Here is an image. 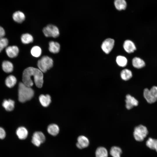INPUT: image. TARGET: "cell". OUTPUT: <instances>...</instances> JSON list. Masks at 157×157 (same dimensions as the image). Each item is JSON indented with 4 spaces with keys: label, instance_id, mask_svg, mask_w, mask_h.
Masks as SVG:
<instances>
[{
    "label": "cell",
    "instance_id": "obj_5",
    "mask_svg": "<svg viewBox=\"0 0 157 157\" xmlns=\"http://www.w3.org/2000/svg\"><path fill=\"white\" fill-rule=\"evenodd\" d=\"M42 31L44 35L47 37L56 38L59 35L58 28L56 26L52 24L47 25L43 28Z\"/></svg>",
    "mask_w": 157,
    "mask_h": 157
},
{
    "label": "cell",
    "instance_id": "obj_21",
    "mask_svg": "<svg viewBox=\"0 0 157 157\" xmlns=\"http://www.w3.org/2000/svg\"><path fill=\"white\" fill-rule=\"evenodd\" d=\"M132 62L133 66L138 69L142 68L145 65L144 60L138 57L134 58L132 60Z\"/></svg>",
    "mask_w": 157,
    "mask_h": 157
},
{
    "label": "cell",
    "instance_id": "obj_31",
    "mask_svg": "<svg viewBox=\"0 0 157 157\" xmlns=\"http://www.w3.org/2000/svg\"><path fill=\"white\" fill-rule=\"evenodd\" d=\"M153 96L157 99V86H154L149 90Z\"/></svg>",
    "mask_w": 157,
    "mask_h": 157
},
{
    "label": "cell",
    "instance_id": "obj_22",
    "mask_svg": "<svg viewBox=\"0 0 157 157\" xmlns=\"http://www.w3.org/2000/svg\"><path fill=\"white\" fill-rule=\"evenodd\" d=\"M5 82L6 85L8 87L12 88L15 85L17 79L14 76L10 75L6 78Z\"/></svg>",
    "mask_w": 157,
    "mask_h": 157
},
{
    "label": "cell",
    "instance_id": "obj_23",
    "mask_svg": "<svg viewBox=\"0 0 157 157\" xmlns=\"http://www.w3.org/2000/svg\"><path fill=\"white\" fill-rule=\"evenodd\" d=\"M21 40L23 44H27L33 42V38L30 34L26 33L23 34L21 35Z\"/></svg>",
    "mask_w": 157,
    "mask_h": 157
},
{
    "label": "cell",
    "instance_id": "obj_17",
    "mask_svg": "<svg viewBox=\"0 0 157 157\" xmlns=\"http://www.w3.org/2000/svg\"><path fill=\"white\" fill-rule=\"evenodd\" d=\"M15 102L14 101L9 99L4 100L2 106L7 111L13 110L14 108Z\"/></svg>",
    "mask_w": 157,
    "mask_h": 157
},
{
    "label": "cell",
    "instance_id": "obj_8",
    "mask_svg": "<svg viewBox=\"0 0 157 157\" xmlns=\"http://www.w3.org/2000/svg\"><path fill=\"white\" fill-rule=\"evenodd\" d=\"M77 142L76 143V147L79 149H82L87 147L89 145V141L86 137L84 135H80L77 139Z\"/></svg>",
    "mask_w": 157,
    "mask_h": 157
},
{
    "label": "cell",
    "instance_id": "obj_24",
    "mask_svg": "<svg viewBox=\"0 0 157 157\" xmlns=\"http://www.w3.org/2000/svg\"><path fill=\"white\" fill-rule=\"evenodd\" d=\"M122 152L121 149L117 146L112 147L110 150V154L113 157H121Z\"/></svg>",
    "mask_w": 157,
    "mask_h": 157
},
{
    "label": "cell",
    "instance_id": "obj_2",
    "mask_svg": "<svg viewBox=\"0 0 157 157\" xmlns=\"http://www.w3.org/2000/svg\"><path fill=\"white\" fill-rule=\"evenodd\" d=\"M34 95V91L31 87L25 85L23 83L20 82L18 87V100L24 103L31 99Z\"/></svg>",
    "mask_w": 157,
    "mask_h": 157
},
{
    "label": "cell",
    "instance_id": "obj_15",
    "mask_svg": "<svg viewBox=\"0 0 157 157\" xmlns=\"http://www.w3.org/2000/svg\"><path fill=\"white\" fill-rule=\"evenodd\" d=\"M2 67L3 70L6 73L11 72L13 69V64L8 60H4L3 62Z\"/></svg>",
    "mask_w": 157,
    "mask_h": 157
},
{
    "label": "cell",
    "instance_id": "obj_19",
    "mask_svg": "<svg viewBox=\"0 0 157 157\" xmlns=\"http://www.w3.org/2000/svg\"><path fill=\"white\" fill-rule=\"evenodd\" d=\"M96 157H108V152L106 149L102 147H98L95 153Z\"/></svg>",
    "mask_w": 157,
    "mask_h": 157
},
{
    "label": "cell",
    "instance_id": "obj_28",
    "mask_svg": "<svg viewBox=\"0 0 157 157\" xmlns=\"http://www.w3.org/2000/svg\"><path fill=\"white\" fill-rule=\"evenodd\" d=\"M31 55L34 57H38L41 55L42 50L41 48L38 46H34L31 49Z\"/></svg>",
    "mask_w": 157,
    "mask_h": 157
},
{
    "label": "cell",
    "instance_id": "obj_11",
    "mask_svg": "<svg viewBox=\"0 0 157 157\" xmlns=\"http://www.w3.org/2000/svg\"><path fill=\"white\" fill-rule=\"evenodd\" d=\"M143 95L146 101L149 104L153 103L157 100V99L153 96L149 90L148 88H146L144 90Z\"/></svg>",
    "mask_w": 157,
    "mask_h": 157
},
{
    "label": "cell",
    "instance_id": "obj_33",
    "mask_svg": "<svg viewBox=\"0 0 157 157\" xmlns=\"http://www.w3.org/2000/svg\"><path fill=\"white\" fill-rule=\"evenodd\" d=\"M6 133L4 129L0 127V139H3L6 136Z\"/></svg>",
    "mask_w": 157,
    "mask_h": 157
},
{
    "label": "cell",
    "instance_id": "obj_7",
    "mask_svg": "<svg viewBox=\"0 0 157 157\" xmlns=\"http://www.w3.org/2000/svg\"><path fill=\"white\" fill-rule=\"evenodd\" d=\"M8 56L11 58L16 57L19 53V49L15 45L10 46L7 47L5 50Z\"/></svg>",
    "mask_w": 157,
    "mask_h": 157
},
{
    "label": "cell",
    "instance_id": "obj_30",
    "mask_svg": "<svg viewBox=\"0 0 157 157\" xmlns=\"http://www.w3.org/2000/svg\"><path fill=\"white\" fill-rule=\"evenodd\" d=\"M8 43V39L5 38H0V53L7 46Z\"/></svg>",
    "mask_w": 157,
    "mask_h": 157
},
{
    "label": "cell",
    "instance_id": "obj_32",
    "mask_svg": "<svg viewBox=\"0 0 157 157\" xmlns=\"http://www.w3.org/2000/svg\"><path fill=\"white\" fill-rule=\"evenodd\" d=\"M31 142L34 145L37 147L39 146L41 144L40 141L33 137H32Z\"/></svg>",
    "mask_w": 157,
    "mask_h": 157
},
{
    "label": "cell",
    "instance_id": "obj_14",
    "mask_svg": "<svg viewBox=\"0 0 157 157\" xmlns=\"http://www.w3.org/2000/svg\"><path fill=\"white\" fill-rule=\"evenodd\" d=\"M16 134L20 139L24 140L27 137L28 131L25 127L21 126L19 127L17 130Z\"/></svg>",
    "mask_w": 157,
    "mask_h": 157
},
{
    "label": "cell",
    "instance_id": "obj_16",
    "mask_svg": "<svg viewBox=\"0 0 157 157\" xmlns=\"http://www.w3.org/2000/svg\"><path fill=\"white\" fill-rule=\"evenodd\" d=\"M49 50L51 53H56L59 52L60 50V46L58 43L51 41L49 42Z\"/></svg>",
    "mask_w": 157,
    "mask_h": 157
},
{
    "label": "cell",
    "instance_id": "obj_20",
    "mask_svg": "<svg viewBox=\"0 0 157 157\" xmlns=\"http://www.w3.org/2000/svg\"><path fill=\"white\" fill-rule=\"evenodd\" d=\"M146 144L148 148L157 152V139L149 138L146 141Z\"/></svg>",
    "mask_w": 157,
    "mask_h": 157
},
{
    "label": "cell",
    "instance_id": "obj_27",
    "mask_svg": "<svg viewBox=\"0 0 157 157\" xmlns=\"http://www.w3.org/2000/svg\"><path fill=\"white\" fill-rule=\"evenodd\" d=\"M116 61L118 65L122 67L126 66L127 62L126 58L121 56H119L117 57Z\"/></svg>",
    "mask_w": 157,
    "mask_h": 157
},
{
    "label": "cell",
    "instance_id": "obj_9",
    "mask_svg": "<svg viewBox=\"0 0 157 157\" xmlns=\"http://www.w3.org/2000/svg\"><path fill=\"white\" fill-rule=\"evenodd\" d=\"M125 102L126 107L129 110L131 109L134 106H137L138 104V101L134 97L129 94L126 96Z\"/></svg>",
    "mask_w": 157,
    "mask_h": 157
},
{
    "label": "cell",
    "instance_id": "obj_6",
    "mask_svg": "<svg viewBox=\"0 0 157 157\" xmlns=\"http://www.w3.org/2000/svg\"><path fill=\"white\" fill-rule=\"evenodd\" d=\"M114 44V40L111 38H108L102 43L101 48L103 51L106 54L109 53L113 49Z\"/></svg>",
    "mask_w": 157,
    "mask_h": 157
},
{
    "label": "cell",
    "instance_id": "obj_12",
    "mask_svg": "<svg viewBox=\"0 0 157 157\" xmlns=\"http://www.w3.org/2000/svg\"><path fill=\"white\" fill-rule=\"evenodd\" d=\"M13 18L16 22L21 23L25 20V16L23 13L18 11L14 13L13 15Z\"/></svg>",
    "mask_w": 157,
    "mask_h": 157
},
{
    "label": "cell",
    "instance_id": "obj_13",
    "mask_svg": "<svg viewBox=\"0 0 157 157\" xmlns=\"http://www.w3.org/2000/svg\"><path fill=\"white\" fill-rule=\"evenodd\" d=\"M39 100L41 104L44 107L48 106L51 101V97L49 94L40 95L39 97Z\"/></svg>",
    "mask_w": 157,
    "mask_h": 157
},
{
    "label": "cell",
    "instance_id": "obj_10",
    "mask_svg": "<svg viewBox=\"0 0 157 157\" xmlns=\"http://www.w3.org/2000/svg\"><path fill=\"white\" fill-rule=\"evenodd\" d=\"M123 47L125 50L129 53L133 52L136 49L134 43L129 40H127L124 41Z\"/></svg>",
    "mask_w": 157,
    "mask_h": 157
},
{
    "label": "cell",
    "instance_id": "obj_18",
    "mask_svg": "<svg viewBox=\"0 0 157 157\" xmlns=\"http://www.w3.org/2000/svg\"><path fill=\"white\" fill-rule=\"evenodd\" d=\"M47 131L49 134L55 136L58 133L59 128L57 125L55 124H51L48 126Z\"/></svg>",
    "mask_w": 157,
    "mask_h": 157
},
{
    "label": "cell",
    "instance_id": "obj_3",
    "mask_svg": "<svg viewBox=\"0 0 157 157\" xmlns=\"http://www.w3.org/2000/svg\"><path fill=\"white\" fill-rule=\"evenodd\" d=\"M53 61L50 57L44 56L39 60L37 63V65L40 69L42 72L45 73L47 70L50 69L53 66Z\"/></svg>",
    "mask_w": 157,
    "mask_h": 157
},
{
    "label": "cell",
    "instance_id": "obj_1",
    "mask_svg": "<svg viewBox=\"0 0 157 157\" xmlns=\"http://www.w3.org/2000/svg\"><path fill=\"white\" fill-rule=\"evenodd\" d=\"M33 77L36 86L41 88L43 83V75L42 72L39 69L33 67H29L25 69L23 73V83L26 85L30 87L29 79Z\"/></svg>",
    "mask_w": 157,
    "mask_h": 157
},
{
    "label": "cell",
    "instance_id": "obj_26",
    "mask_svg": "<svg viewBox=\"0 0 157 157\" xmlns=\"http://www.w3.org/2000/svg\"><path fill=\"white\" fill-rule=\"evenodd\" d=\"M114 5L118 10H124L126 6V3L125 0H115Z\"/></svg>",
    "mask_w": 157,
    "mask_h": 157
},
{
    "label": "cell",
    "instance_id": "obj_29",
    "mask_svg": "<svg viewBox=\"0 0 157 157\" xmlns=\"http://www.w3.org/2000/svg\"><path fill=\"white\" fill-rule=\"evenodd\" d=\"M32 137L36 138L41 143H43L45 140V137L44 134L41 131H36L33 135Z\"/></svg>",
    "mask_w": 157,
    "mask_h": 157
},
{
    "label": "cell",
    "instance_id": "obj_25",
    "mask_svg": "<svg viewBox=\"0 0 157 157\" xmlns=\"http://www.w3.org/2000/svg\"><path fill=\"white\" fill-rule=\"evenodd\" d=\"M121 78L124 80L127 81L132 76V74L131 70L128 69L123 70L120 73Z\"/></svg>",
    "mask_w": 157,
    "mask_h": 157
},
{
    "label": "cell",
    "instance_id": "obj_34",
    "mask_svg": "<svg viewBox=\"0 0 157 157\" xmlns=\"http://www.w3.org/2000/svg\"><path fill=\"white\" fill-rule=\"evenodd\" d=\"M5 35V32L4 28L0 26V38L4 37Z\"/></svg>",
    "mask_w": 157,
    "mask_h": 157
},
{
    "label": "cell",
    "instance_id": "obj_4",
    "mask_svg": "<svg viewBox=\"0 0 157 157\" xmlns=\"http://www.w3.org/2000/svg\"><path fill=\"white\" fill-rule=\"evenodd\" d=\"M148 133L147 127L144 125H140L135 127L133 135L136 140L141 142L144 140Z\"/></svg>",
    "mask_w": 157,
    "mask_h": 157
}]
</instances>
